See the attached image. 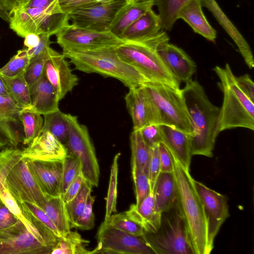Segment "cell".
Masks as SVG:
<instances>
[{
	"label": "cell",
	"instance_id": "30bf717a",
	"mask_svg": "<svg viewBox=\"0 0 254 254\" xmlns=\"http://www.w3.org/2000/svg\"><path fill=\"white\" fill-rule=\"evenodd\" d=\"M63 50L86 51L118 47L127 41L110 31L100 32L69 24L56 35Z\"/></svg>",
	"mask_w": 254,
	"mask_h": 254
},
{
	"label": "cell",
	"instance_id": "4316f807",
	"mask_svg": "<svg viewBox=\"0 0 254 254\" xmlns=\"http://www.w3.org/2000/svg\"><path fill=\"white\" fill-rule=\"evenodd\" d=\"M161 30L159 16L151 8L127 27L120 38L127 42H141L156 35Z\"/></svg>",
	"mask_w": 254,
	"mask_h": 254
},
{
	"label": "cell",
	"instance_id": "f6af8a7d",
	"mask_svg": "<svg viewBox=\"0 0 254 254\" xmlns=\"http://www.w3.org/2000/svg\"><path fill=\"white\" fill-rule=\"evenodd\" d=\"M135 187L136 206L139 205L152 190L148 176L140 169L131 165Z\"/></svg>",
	"mask_w": 254,
	"mask_h": 254
},
{
	"label": "cell",
	"instance_id": "e575fe53",
	"mask_svg": "<svg viewBox=\"0 0 254 254\" xmlns=\"http://www.w3.org/2000/svg\"><path fill=\"white\" fill-rule=\"evenodd\" d=\"M192 0H154L157 7L162 29L171 31L181 10Z\"/></svg>",
	"mask_w": 254,
	"mask_h": 254
},
{
	"label": "cell",
	"instance_id": "7c38bea8",
	"mask_svg": "<svg viewBox=\"0 0 254 254\" xmlns=\"http://www.w3.org/2000/svg\"><path fill=\"white\" fill-rule=\"evenodd\" d=\"M58 238L36 224L35 227L26 228L19 235L0 244V254H50Z\"/></svg>",
	"mask_w": 254,
	"mask_h": 254
},
{
	"label": "cell",
	"instance_id": "9f6ffc18",
	"mask_svg": "<svg viewBox=\"0 0 254 254\" xmlns=\"http://www.w3.org/2000/svg\"><path fill=\"white\" fill-rule=\"evenodd\" d=\"M56 0H27L20 4L18 6L23 8L41 7L47 6Z\"/></svg>",
	"mask_w": 254,
	"mask_h": 254
},
{
	"label": "cell",
	"instance_id": "ee69618b",
	"mask_svg": "<svg viewBox=\"0 0 254 254\" xmlns=\"http://www.w3.org/2000/svg\"><path fill=\"white\" fill-rule=\"evenodd\" d=\"M63 169L60 185V193L64 195L69 185L75 179L81 172L79 160L69 154L62 161Z\"/></svg>",
	"mask_w": 254,
	"mask_h": 254
},
{
	"label": "cell",
	"instance_id": "680465c9",
	"mask_svg": "<svg viewBox=\"0 0 254 254\" xmlns=\"http://www.w3.org/2000/svg\"><path fill=\"white\" fill-rule=\"evenodd\" d=\"M22 2V0H0V3L9 16L12 11Z\"/></svg>",
	"mask_w": 254,
	"mask_h": 254
},
{
	"label": "cell",
	"instance_id": "11a10c76",
	"mask_svg": "<svg viewBox=\"0 0 254 254\" xmlns=\"http://www.w3.org/2000/svg\"><path fill=\"white\" fill-rule=\"evenodd\" d=\"M90 0H58L59 5L62 11L68 14L71 11L89 3Z\"/></svg>",
	"mask_w": 254,
	"mask_h": 254
},
{
	"label": "cell",
	"instance_id": "91938a15",
	"mask_svg": "<svg viewBox=\"0 0 254 254\" xmlns=\"http://www.w3.org/2000/svg\"><path fill=\"white\" fill-rule=\"evenodd\" d=\"M0 95L5 97H10L9 94L0 73Z\"/></svg>",
	"mask_w": 254,
	"mask_h": 254
},
{
	"label": "cell",
	"instance_id": "b9f144b4",
	"mask_svg": "<svg viewBox=\"0 0 254 254\" xmlns=\"http://www.w3.org/2000/svg\"><path fill=\"white\" fill-rule=\"evenodd\" d=\"M120 156V153L115 155L111 166L104 220H107L113 213L117 212L118 160Z\"/></svg>",
	"mask_w": 254,
	"mask_h": 254
},
{
	"label": "cell",
	"instance_id": "681fc988",
	"mask_svg": "<svg viewBox=\"0 0 254 254\" xmlns=\"http://www.w3.org/2000/svg\"><path fill=\"white\" fill-rule=\"evenodd\" d=\"M161 173L158 145L151 148V158L149 166L148 177L151 190H153L156 181Z\"/></svg>",
	"mask_w": 254,
	"mask_h": 254
},
{
	"label": "cell",
	"instance_id": "e7e4bbea",
	"mask_svg": "<svg viewBox=\"0 0 254 254\" xmlns=\"http://www.w3.org/2000/svg\"><path fill=\"white\" fill-rule=\"evenodd\" d=\"M4 148H3L0 145V150H1L2 149H3Z\"/></svg>",
	"mask_w": 254,
	"mask_h": 254
},
{
	"label": "cell",
	"instance_id": "4dcf8cb0",
	"mask_svg": "<svg viewBox=\"0 0 254 254\" xmlns=\"http://www.w3.org/2000/svg\"><path fill=\"white\" fill-rule=\"evenodd\" d=\"M26 228L21 220L8 209L0 198V244L19 235Z\"/></svg>",
	"mask_w": 254,
	"mask_h": 254
},
{
	"label": "cell",
	"instance_id": "6da1fadb",
	"mask_svg": "<svg viewBox=\"0 0 254 254\" xmlns=\"http://www.w3.org/2000/svg\"><path fill=\"white\" fill-rule=\"evenodd\" d=\"M190 115L192 134L190 135L191 154L213 156L219 133L220 108L209 100L203 86L191 79L181 89Z\"/></svg>",
	"mask_w": 254,
	"mask_h": 254
},
{
	"label": "cell",
	"instance_id": "d4e9b609",
	"mask_svg": "<svg viewBox=\"0 0 254 254\" xmlns=\"http://www.w3.org/2000/svg\"><path fill=\"white\" fill-rule=\"evenodd\" d=\"M126 212L146 232L155 233L160 227L162 213L155 208L153 190L139 205L131 204Z\"/></svg>",
	"mask_w": 254,
	"mask_h": 254
},
{
	"label": "cell",
	"instance_id": "f907efd6",
	"mask_svg": "<svg viewBox=\"0 0 254 254\" xmlns=\"http://www.w3.org/2000/svg\"><path fill=\"white\" fill-rule=\"evenodd\" d=\"M161 172L173 173L174 163L172 154L167 147L161 142L158 145Z\"/></svg>",
	"mask_w": 254,
	"mask_h": 254
},
{
	"label": "cell",
	"instance_id": "f546056e",
	"mask_svg": "<svg viewBox=\"0 0 254 254\" xmlns=\"http://www.w3.org/2000/svg\"><path fill=\"white\" fill-rule=\"evenodd\" d=\"M41 208L54 224L61 236L70 231V224L62 194L56 196L47 195Z\"/></svg>",
	"mask_w": 254,
	"mask_h": 254
},
{
	"label": "cell",
	"instance_id": "f35d334b",
	"mask_svg": "<svg viewBox=\"0 0 254 254\" xmlns=\"http://www.w3.org/2000/svg\"><path fill=\"white\" fill-rule=\"evenodd\" d=\"M18 202L22 209L32 221L50 230L57 237H61L54 224L42 208L32 203Z\"/></svg>",
	"mask_w": 254,
	"mask_h": 254
},
{
	"label": "cell",
	"instance_id": "3957f363",
	"mask_svg": "<svg viewBox=\"0 0 254 254\" xmlns=\"http://www.w3.org/2000/svg\"><path fill=\"white\" fill-rule=\"evenodd\" d=\"M116 47L86 51L64 50L62 53L76 69L87 73H96L116 78L128 88L149 82L137 69L120 58Z\"/></svg>",
	"mask_w": 254,
	"mask_h": 254
},
{
	"label": "cell",
	"instance_id": "2e32d148",
	"mask_svg": "<svg viewBox=\"0 0 254 254\" xmlns=\"http://www.w3.org/2000/svg\"><path fill=\"white\" fill-rule=\"evenodd\" d=\"M125 99L133 129L139 130L149 124L161 125L159 112L144 85L129 88Z\"/></svg>",
	"mask_w": 254,
	"mask_h": 254
},
{
	"label": "cell",
	"instance_id": "94428289",
	"mask_svg": "<svg viewBox=\"0 0 254 254\" xmlns=\"http://www.w3.org/2000/svg\"><path fill=\"white\" fill-rule=\"evenodd\" d=\"M114 0H90L89 3L87 5H92L98 3H104L111 2ZM86 5V6H87Z\"/></svg>",
	"mask_w": 254,
	"mask_h": 254
},
{
	"label": "cell",
	"instance_id": "8d00e7d4",
	"mask_svg": "<svg viewBox=\"0 0 254 254\" xmlns=\"http://www.w3.org/2000/svg\"><path fill=\"white\" fill-rule=\"evenodd\" d=\"M19 120L24 128L23 144L28 145L41 132L44 123L42 115L30 109H21Z\"/></svg>",
	"mask_w": 254,
	"mask_h": 254
},
{
	"label": "cell",
	"instance_id": "9a60e30c",
	"mask_svg": "<svg viewBox=\"0 0 254 254\" xmlns=\"http://www.w3.org/2000/svg\"><path fill=\"white\" fill-rule=\"evenodd\" d=\"M5 185L13 197L19 202H28L41 208L47 195L38 186L23 158L7 174Z\"/></svg>",
	"mask_w": 254,
	"mask_h": 254
},
{
	"label": "cell",
	"instance_id": "484cf974",
	"mask_svg": "<svg viewBox=\"0 0 254 254\" xmlns=\"http://www.w3.org/2000/svg\"><path fill=\"white\" fill-rule=\"evenodd\" d=\"M154 5V0H136L127 2L118 10L109 31L120 38L123 32Z\"/></svg>",
	"mask_w": 254,
	"mask_h": 254
},
{
	"label": "cell",
	"instance_id": "9c48e42d",
	"mask_svg": "<svg viewBox=\"0 0 254 254\" xmlns=\"http://www.w3.org/2000/svg\"><path fill=\"white\" fill-rule=\"evenodd\" d=\"M175 214L165 218L155 233L144 231L141 237L155 254H193L182 216Z\"/></svg>",
	"mask_w": 254,
	"mask_h": 254
},
{
	"label": "cell",
	"instance_id": "836d02e7",
	"mask_svg": "<svg viewBox=\"0 0 254 254\" xmlns=\"http://www.w3.org/2000/svg\"><path fill=\"white\" fill-rule=\"evenodd\" d=\"M90 242L85 240L77 231L71 230L59 237L51 254H86L90 251L86 249Z\"/></svg>",
	"mask_w": 254,
	"mask_h": 254
},
{
	"label": "cell",
	"instance_id": "6f0895ef",
	"mask_svg": "<svg viewBox=\"0 0 254 254\" xmlns=\"http://www.w3.org/2000/svg\"><path fill=\"white\" fill-rule=\"evenodd\" d=\"M40 42L39 35L34 33H28L24 37V45L28 49L36 47Z\"/></svg>",
	"mask_w": 254,
	"mask_h": 254
},
{
	"label": "cell",
	"instance_id": "7dc6e473",
	"mask_svg": "<svg viewBox=\"0 0 254 254\" xmlns=\"http://www.w3.org/2000/svg\"><path fill=\"white\" fill-rule=\"evenodd\" d=\"M95 196L90 193L87 198L85 207L79 217L73 228L82 230H90L94 226V215L93 212V204Z\"/></svg>",
	"mask_w": 254,
	"mask_h": 254
},
{
	"label": "cell",
	"instance_id": "816d5d0a",
	"mask_svg": "<svg viewBox=\"0 0 254 254\" xmlns=\"http://www.w3.org/2000/svg\"><path fill=\"white\" fill-rule=\"evenodd\" d=\"M40 42L37 46L32 49H27L28 54L30 57V61L37 58L50 47L52 42L50 41V35L46 34H39Z\"/></svg>",
	"mask_w": 254,
	"mask_h": 254
},
{
	"label": "cell",
	"instance_id": "8fae6325",
	"mask_svg": "<svg viewBox=\"0 0 254 254\" xmlns=\"http://www.w3.org/2000/svg\"><path fill=\"white\" fill-rule=\"evenodd\" d=\"M98 245L90 254H155L141 237L127 233L104 221L97 233Z\"/></svg>",
	"mask_w": 254,
	"mask_h": 254
},
{
	"label": "cell",
	"instance_id": "52a82bcc",
	"mask_svg": "<svg viewBox=\"0 0 254 254\" xmlns=\"http://www.w3.org/2000/svg\"><path fill=\"white\" fill-rule=\"evenodd\" d=\"M144 86L159 114L161 125L192 134V127L185 100L180 88L148 82Z\"/></svg>",
	"mask_w": 254,
	"mask_h": 254
},
{
	"label": "cell",
	"instance_id": "7402d4cb",
	"mask_svg": "<svg viewBox=\"0 0 254 254\" xmlns=\"http://www.w3.org/2000/svg\"><path fill=\"white\" fill-rule=\"evenodd\" d=\"M202 7L211 12L214 17L238 47L244 61L250 69L254 66L253 53L249 44L225 15L215 0H199Z\"/></svg>",
	"mask_w": 254,
	"mask_h": 254
},
{
	"label": "cell",
	"instance_id": "d6986e66",
	"mask_svg": "<svg viewBox=\"0 0 254 254\" xmlns=\"http://www.w3.org/2000/svg\"><path fill=\"white\" fill-rule=\"evenodd\" d=\"M157 52L173 77L179 82H187L196 72V65L181 48L169 43L161 45Z\"/></svg>",
	"mask_w": 254,
	"mask_h": 254
},
{
	"label": "cell",
	"instance_id": "be15d7a7",
	"mask_svg": "<svg viewBox=\"0 0 254 254\" xmlns=\"http://www.w3.org/2000/svg\"><path fill=\"white\" fill-rule=\"evenodd\" d=\"M26 0H22V2H21V3H23V2H25V1H26ZM21 3H20V4H21Z\"/></svg>",
	"mask_w": 254,
	"mask_h": 254
},
{
	"label": "cell",
	"instance_id": "db71d44e",
	"mask_svg": "<svg viewBox=\"0 0 254 254\" xmlns=\"http://www.w3.org/2000/svg\"><path fill=\"white\" fill-rule=\"evenodd\" d=\"M84 180L81 172L75 179L69 185L65 192L63 195L65 203L71 200L77 194Z\"/></svg>",
	"mask_w": 254,
	"mask_h": 254
},
{
	"label": "cell",
	"instance_id": "f1b7e54d",
	"mask_svg": "<svg viewBox=\"0 0 254 254\" xmlns=\"http://www.w3.org/2000/svg\"><path fill=\"white\" fill-rule=\"evenodd\" d=\"M202 7L199 0H192L181 10L178 18L187 23L194 32L214 42L216 38V30L207 21Z\"/></svg>",
	"mask_w": 254,
	"mask_h": 254
},
{
	"label": "cell",
	"instance_id": "ba28073f",
	"mask_svg": "<svg viewBox=\"0 0 254 254\" xmlns=\"http://www.w3.org/2000/svg\"><path fill=\"white\" fill-rule=\"evenodd\" d=\"M66 118L68 133L64 145L68 154L79 160L84 179L93 187H97L100 168L88 128L78 122L76 116L66 114Z\"/></svg>",
	"mask_w": 254,
	"mask_h": 254
},
{
	"label": "cell",
	"instance_id": "44dd1931",
	"mask_svg": "<svg viewBox=\"0 0 254 254\" xmlns=\"http://www.w3.org/2000/svg\"><path fill=\"white\" fill-rule=\"evenodd\" d=\"M20 110L10 97L0 95V145L3 148H16L19 142L16 126Z\"/></svg>",
	"mask_w": 254,
	"mask_h": 254
},
{
	"label": "cell",
	"instance_id": "603a6c76",
	"mask_svg": "<svg viewBox=\"0 0 254 254\" xmlns=\"http://www.w3.org/2000/svg\"><path fill=\"white\" fill-rule=\"evenodd\" d=\"M31 108L29 109L44 115L59 109L60 99L55 89L44 74L30 86Z\"/></svg>",
	"mask_w": 254,
	"mask_h": 254
},
{
	"label": "cell",
	"instance_id": "7bdbcfd3",
	"mask_svg": "<svg viewBox=\"0 0 254 254\" xmlns=\"http://www.w3.org/2000/svg\"><path fill=\"white\" fill-rule=\"evenodd\" d=\"M104 221L116 228L136 236L142 237L144 234L142 227L132 219L126 212L112 214Z\"/></svg>",
	"mask_w": 254,
	"mask_h": 254
},
{
	"label": "cell",
	"instance_id": "5b68a950",
	"mask_svg": "<svg viewBox=\"0 0 254 254\" xmlns=\"http://www.w3.org/2000/svg\"><path fill=\"white\" fill-rule=\"evenodd\" d=\"M213 70L219 79L218 85L223 95L220 108L219 131L236 127L254 129V103L242 91L230 65L216 66Z\"/></svg>",
	"mask_w": 254,
	"mask_h": 254
},
{
	"label": "cell",
	"instance_id": "277c9868",
	"mask_svg": "<svg viewBox=\"0 0 254 254\" xmlns=\"http://www.w3.org/2000/svg\"><path fill=\"white\" fill-rule=\"evenodd\" d=\"M168 42L169 37L162 29L142 41L127 42L116 50L123 61L137 69L149 82L180 88V82L171 74L157 52L159 46Z\"/></svg>",
	"mask_w": 254,
	"mask_h": 254
},
{
	"label": "cell",
	"instance_id": "7a4b0ae2",
	"mask_svg": "<svg viewBox=\"0 0 254 254\" xmlns=\"http://www.w3.org/2000/svg\"><path fill=\"white\" fill-rule=\"evenodd\" d=\"M177 188L176 202L184 221L193 254H210L207 245V223L200 198L190 169L185 168L172 154Z\"/></svg>",
	"mask_w": 254,
	"mask_h": 254
},
{
	"label": "cell",
	"instance_id": "bcb514c9",
	"mask_svg": "<svg viewBox=\"0 0 254 254\" xmlns=\"http://www.w3.org/2000/svg\"><path fill=\"white\" fill-rule=\"evenodd\" d=\"M50 47L44 53L30 61L24 76L28 85L31 86L44 74L45 63L49 56Z\"/></svg>",
	"mask_w": 254,
	"mask_h": 254
},
{
	"label": "cell",
	"instance_id": "6125c7cd",
	"mask_svg": "<svg viewBox=\"0 0 254 254\" xmlns=\"http://www.w3.org/2000/svg\"><path fill=\"white\" fill-rule=\"evenodd\" d=\"M127 2L129 3V2H133L136 0H125Z\"/></svg>",
	"mask_w": 254,
	"mask_h": 254
},
{
	"label": "cell",
	"instance_id": "f5cc1de1",
	"mask_svg": "<svg viewBox=\"0 0 254 254\" xmlns=\"http://www.w3.org/2000/svg\"><path fill=\"white\" fill-rule=\"evenodd\" d=\"M238 86L246 95L254 102V84L251 76L247 73L236 77Z\"/></svg>",
	"mask_w": 254,
	"mask_h": 254
},
{
	"label": "cell",
	"instance_id": "5bb4252c",
	"mask_svg": "<svg viewBox=\"0 0 254 254\" xmlns=\"http://www.w3.org/2000/svg\"><path fill=\"white\" fill-rule=\"evenodd\" d=\"M196 191L201 200L207 223V245L209 253L213 248L214 240L221 225L230 216L225 195L194 180Z\"/></svg>",
	"mask_w": 254,
	"mask_h": 254
},
{
	"label": "cell",
	"instance_id": "d6a6232c",
	"mask_svg": "<svg viewBox=\"0 0 254 254\" xmlns=\"http://www.w3.org/2000/svg\"><path fill=\"white\" fill-rule=\"evenodd\" d=\"M131 165L141 169L148 176L151 148L143 140L139 130L131 131L130 137Z\"/></svg>",
	"mask_w": 254,
	"mask_h": 254
},
{
	"label": "cell",
	"instance_id": "4fadbf2b",
	"mask_svg": "<svg viewBox=\"0 0 254 254\" xmlns=\"http://www.w3.org/2000/svg\"><path fill=\"white\" fill-rule=\"evenodd\" d=\"M127 2L114 0L104 3L89 5L76 8L68 13L71 24L92 30L106 32L118 10Z\"/></svg>",
	"mask_w": 254,
	"mask_h": 254
},
{
	"label": "cell",
	"instance_id": "83f0119b",
	"mask_svg": "<svg viewBox=\"0 0 254 254\" xmlns=\"http://www.w3.org/2000/svg\"><path fill=\"white\" fill-rule=\"evenodd\" d=\"M153 193L158 212L166 213L172 209L177 201V188L173 172L159 174Z\"/></svg>",
	"mask_w": 254,
	"mask_h": 254
},
{
	"label": "cell",
	"instance_id": "8992f818",
	"mask_svg": "<svg viewBox=\"0 0 254 254\" xmlns=\"http://www.w3.org/2000/svg\"><path fill=\"white\" fill-rule=\"evenodd\" d=\"M68 14L63 12L58 0L41 7H16L10 15L9 27L24 38L28 33L56 35L69 24Z\"/></svg>",
	"mask_w": 254,
	"mask_h": 254
},
{
	"label": "cell",
	"instance_id": "e0dca14e",
	"mask_svg": "<svg viewBox=\"0 0 254 254\" xmlns=\"http://www.w3.org/2000/svg\"><path fill=\"white\" fill-rule=\"evenodd\" d=\"M44 74L55 89L60 100L78 83V77L72 72L67 58L51 48Z\"/></svg>",
	"mask_w": 254,
	"mask_h": 254
},
{
	"label": "cell",
	"instance_id": "ffe728a7",
	"mask_svg": "<svg viewBox=\"0 0 254 254\" xmlns=\"http://www.w3.org/2000/svg\"><path fill=\"white\" fill-rule=\"evenodd\" d=\"M24 159L30 172L45 194H61L62 161H43Z\"/></svg>",
	"mask_w": 254,
	"mask_h": 254
},
{
	"label": "cell",
	"instance_id": "74e56055",
	"mask_svg": "<svg viewBox=\"0 0 254 254\" xmlns=\"http://www.w3.org/2000/svg\"><path fill=\"white\" fill-rule=\"evenodd\" d=\"M92 187L90 183L84 180L77 194L71 200L65 203L71 228L74 227L76 222L83 211L87 196L91 193Z\"/></svg>",
	"mask_w": 254,
	"mask_h": 254
},
{
	"label": "cell",
	"instance_id": "c3c4849f",
	"mask_svg": "<svg viewBox=\"0 0 254 254\" xmlns=\"http://www.w3.org/2000/svg\"><path fill=\"white\" fill-rule=\"evenodd\" d=\"M139 130L145 142L150 148H153L162 142L160 125L149 124L142 127Z\"/></svg>",
	"mask_w": 254,
	"mask_h": 254
},
{
	"label": "cell",
	"instance_id": "1f68e13d",
	"mask_svg": "<svg viewBox=\"0 0 254 254\" xmlns=\"http://www.w3.org/2000/svg\"><path fill=\"white\" fill-rule=\"evenodd\" d=\"M10 98L21 109L31 108L30 87L24 78V73L10 77L2 75Z\"/></svg>",
	"mask_w": 254,
	"mask_h": 254
},
{
	"label": "cell",
	"instance_id": "d590c367",
	"mask_svg": "<svg viewBox=\"0 0 254 254\" xmlns=\"http://www.w3.org/2000/svg\"><path fill=\"white\" fill-rule=\"evenodd\" d=\"M44 116L42 130L48 131L64 145L68 133V124L66 114L59 109Z\"/></svg>",
	"mask_w": 254,
	"mask_h": 254
},
{
	"label": "cell",
	"instance_id": "60d3db41",
	"mask_svg": "<svg viewBox=\"0 0 254 254\" xmlns=\"http://www.w3.org/2000/svg\"><path fill=\"white\" fill-rule=\"evenodd\" d=\"M23 158L22 150L6 147L0 151V190L5 186V178L12 167Z\"/></svg>",
	"mask_w": 254,
	"mask_h": 254
},
{
	"label": "cell",
	"instance_id": "ac0fdd59",
	"mask_svg": "<svg viewBox=\"0 0 254 254\" xmlns=\"http://www.w3.org/2000/svg\"><path fill=\"white\" fill-rule=\"evenodd\" d=\"M24 158L43 161H61L67 155L65 145L48 131L42 130L22 150Z\"/></svg>",
	"mask_w": 254,
	"mask_h": 254
},
{
	"label": "cell",
	"instance_id": "cb8c5ba5",
	"mask_svg": "<svg viewBox=\"0 0 254 254\" xmlns=\"http://www.w3.org/2000/svg\"><path fill=\"white\" fill-rule=\"evenodd\" d=\"M162 143L186 168L190 169L191 150L190 135L170 126L160 125Z\"/></svg>",
	"mask_w": 254,
	"mask_h": 254
},
{
	"label": "cell",
	"instance_id": "ab89813d",
	"mask_svg": "<svg viewBox=\"0 0 254 254\" xmlns=\"http://www.w3.org/2000/svg\"><path fill=\"white\" fill-rule=\"evenodd\" d=\"M30 60L27 49L20 50L0 68V73L3 76L10 77L23 74L30 64Z\"/></svg>",
	"mask_w": 254,
	"mask_h": 254
}]
</instances>
